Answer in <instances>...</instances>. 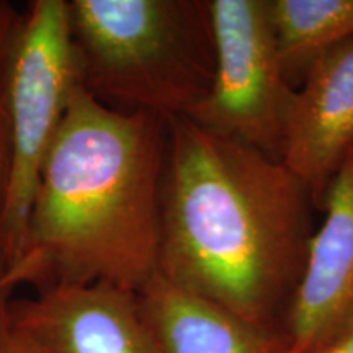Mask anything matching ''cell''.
Returning a JSON list of instances; mask_svg holds the SVG:
<instances>
[{"mask_svg":"<svg viewBox=\"0 0 353 353\" xmlns=\"http://www.w3.org/2000/svg\"><path fill=\"white\" fill-rule=\"evenodd\" d=\"M316 210L281 161L169 118L159 273L170 281L280 341Z\"/></svg>","mask_w":353,"mask_h":353,"instance_id":"cell-1","label":"cell"},{"mask_svg":"<svg viewBox=\"0 0 353 353\" xmlns=\"http://www.w3.org/2000/svg\"><path fill=\"white\" fill-rule=\"evenodd\" d=\"M167 123L157 113L114 110L77 83L26 232L25 254H41L46 283L138 293L159 272Z\"/></svg>","mask_w":353,"mask_h":353,"instance_id":"cell-2","label":"cell"},{"mask_svg":"<svg viewBox=\"0 0 353 353\" xmlns=\"http://www.w3.org/2000/svg\"><path fill=\"white\" fill-rule=\"evenodd\" d=\"M83 88L121 112L187 117L210 94V0H69Z\"/></svg>","mask_w":353,"mask_h":353,"instance_id":"cell-3","label":"cell"},{"mask_svg":"<svg viewBox=\"0 0 353 353\" xmlns=\"http://www.w3.org/2000/svg\"><path fill=\"white\" fill-rule=\"evenodd\" d=\"M79 82L69 0H32L23 10L10 77L12 157L0 213V241L10 265L25 255L39 174Z\"/></svg>","mask_w":353,"mask_h":353,"instance_id":"cell-4","label":"cell"},{"mask_svg":"<svg viewBox=\"0 0 353 353\" xmlns=\"http://www.w3.org/2000/svg\"><path fill=\"white\" fill-rule=\"evenodd\" d=\"M210 7L213 85L187 118L213 134L281 161L296 87L278 52L268 0H210Z\"/></svg>","mask_w":353,"mask_h":353,"instance_id":"cell-5","label":"cell"},{"mask_svg":"<svg viewBox=\"0 0 353 353\" xmlns=\"http://www.w3.org/2000/svg\"><path fill=\"white\" fill-rule=\"evenodd\" d=\"M21 353H159L136 291L108 283H46L10 298Z\"/></svg>","mask_w":353,"mask_h":353,"instance_id":"cell-6","label":"cell"},{"mask_svg":"<svg viewBox=\"0 0 353 353\" xmlns=\"http://www.w3.org/2000/svg\"><path fill=\"white\" fill-rule=\"evenodd\" d=\"M286 117L281 162L322 211L335 174L353 149V38L309 64Z\"/></svg>","mask_w":353,"mask_h":353,"instance_id":"cell-7","label":"cell"},{"mask_svg":"<svg viewBox=\"0 0 353 353\" xmlns=\"http://www.w3.org/2000/svg\"><path fill=\"white\" fill-rule=\"evenodd\" d=\"M322 213L281 325V353H306L353 301V149L330 183Z\"/></svg>","mask_w":353,"mask_h":353,"instance_id":"cell-8","label":"cell"},{"mask_svg":"<svg viewBox=\"0 0 353 353\" xmlns=\"http://www.w3.org/2000/svg\"><path fill=\"white\" fill-rule=\"evenodd\" d=\"M159 353H281L276 335L156 273L138 291Z\"/></svg>","mask_w":353,"mask_h":353,"instance_id":"cell-9","label":"cell"},{"mask_svg":"<svg viewBox=\"0 0 353 353\" xmlns=\"http://www.w3.org/2000/svg\"><path fill=\"white\" fill-rule=\"evenodd\" d=\"M278 52L296 87L317 56L353 38V0H268Z\"/></svg>","mask_w":353,"mask_h":353,"instance_id":"cell-10","label":"cell"},{"mask_svg":"<svg viewBox=\"0 0 353 353\" xmlns=\"http://www.w3.org/2000/svg\"><path fill=\"white\" fill-rule=\"evenodd\" d=\"M23 12L10 2L0 0V213L10 174L12 125H10V77Z\"/></svg>","mask_w":353,"mask_h":353,"instance_id":"cell-11","label":"cell"},{"mask_svg":"<svg viewBox=\"0 0 353 353\" xmlns=\"http://www.w3.org/2000/svg\"><path fill=\"white\" fill-rule=\"evenodd\" d=\"M306 353H353V301Z\"/></svg>","mask_w":353,"mask_h":353,"instance_id":"cell-12","label":"cell"},{"mask_svg":"<svg viewBox=\"0 0 353 353\" xmlns=\"http://www.w3.org/2000/svg\"><path fill=\"white\" fill-rule=\"evenodd\" d=\"M46 281V265L38 250H28L19 262L8 268L6 275L0 278V290L6 286L34 285L41 286Z\"/></svg>","mask_w":353,"mask_h":353,"instance_id":"cell-13","label":"cell"},{"mask_svg":"<svg viewBox=\"0 0 353 353\" xmlns=\"http://www.w3.org/2000/svg\"><path fill=\"white\" fill-rule=\"evenodd\" d=\"M15 288H19V286H6V288L0 290V353H21L12 335L7 314L8 301L13 296Z\"/></svg>","mask_w":353,"mask_h":353,"instance_id":"cell-14","label":"cell"},{"mask_svg":"<svg viewBox=\"0 0 353 353\" xmlns=\"http://www.w3.org/2000/svg\"><path fill=\"white\" fill-rule=\"evenodd\" d=\"M10 260H8V255L6 252V247H3L2 241H0V278L6 275L8 268H10Z\"/></svg>","mask_w":353,"mask_h":353,"instance_id":"cell-15","label":"cell"}]
</instances>
